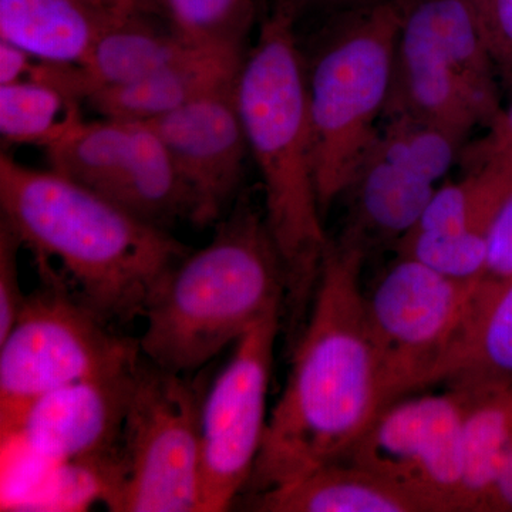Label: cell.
<instances>
[{"label": "cell", "instance_id": "1f68e13d", "mask_svg": "<svg viewBox=\"0 0 512 512\" xmlns=\"http://www.w3.org/2000/svg\"><path fill=\"white\" fill-rule=\"evenodd\" d=\"M289 5L295 9L296 15H301L302 10L306 9H330V10H349L362 8L376 0H288Z\"/></svg>", "mask_w": 512, "mask_h": 512}, {"label": "cell", "instance_id": "2e32d148", "mask_svg": "<svg viewBox=\"0 0 512 512\" xmlns=\"http://www.w3.org/2000/svg\"><path fill=\"white\" fill-rule=\"evenodd\" d=\"M245 56L234 50L190 47L144 79L93 94L86 101L103 117L148 123L237 82Z\"/></svg>", "mask_w": 512, "mask_h": 512}, {"label": "cell", "instance_id": "5bb4252c", "mask_svg": "<svg viewBox=\"0 0 512 512\" xmlns=\"http://www.w3.org/2000/svg\"><path fill=\"white\" fill-rule=\"evenodd\" d=\"M138 362L40 397L26 413L18 436L33 453L57 466L117 450Z\"/></svg>", "mask_w": 512, "mask_h": 512}, {"label": "cell", "instance_id": "e0dca14e", "mask_svg": "<svg viewBox=\"0 0 512 512\" xmlns=\"http://www.w3.org/2000/svg\"><path fill=\"white\" fill-rule=\"evenodd\" d=\"M254 495L252 507L265 512H440L427 498L348 461Z\"/></svg>", "mask_w": 512, "mask_h": 512}, {"label": "cell", "instance_id": "4dcf8cb0", "mask_svg": "<svg viewBox=\"0 0 512 512\" xmlns=\"http://www.w3.org/2000/svg\"><path fill=\"white\" fill-rule=\"evenodd\" d=\"M485 512H512V440L501 458Z\"/></svg>", "mask_w": 512, "mask_h": 512}, {"label": "cell", "instance_id": "9c48e42d", "mask_svg": "<svg viewBox=\"0 0 512 512\" xmlns=\"http://www.w3.org/2000/svg\"><path fill=\"white\" fill-rule=\"evenodd\" d=\"M46 151L52 170L138 220L163 229L191 221L190 192L163 141L144 121L80 119Z\"/></svg>", "mask_w": 512, "mask_h": 512}, {"label": "cell", "instance_id": "5b68a950", "mask_svg": "<svg viewBox=\"0 0 512 512\" xmlns=\"http://www.w3.org/2000/svg\"><path fill=\"white\" fill-rule=\"evenodd\" d=\"M404 0H376L349 16L306 67L320 211L345 195L366 160L392 90Z\"/></svg>", "mask_w": 512, "mask_h": 512}, {"label": "cell", "instance_id": "8fae6325", "mask_svg": "<svg viewBox=\"0 0 512 512\" xmlns=\"http://www.w3.org/2000/svg\"><path fill=\"white\" fill-rule=\"evenodd\" d=\"M464 413L461 390L402 397L384 407L340 461L389 478L440 512L464 511Z\"/></svg>", "mask_w": 512, "mask_h": 512}, {"label": "cell", "instance_id": "52a82bcc", "mask_svg": "<svg viewBox=\"0 0 512 512\" xmlns=\"http://www.w3.org/2000/svg\"><path fill=\"white\" fill-rule=\"evenodd\" d=\"M204 383L141 355L121 434L124 480L114 512H200Z\"/></svg>", "mask_w": 512, "mask_h": 512}, {"label": "cell", "instance_id": "d6a6232c", "mask_svg": "<svg viewBox=\"0 0 512 512\" xmlns=\"http://www.w3.org/2000/svg\"><path fill=\"white\" fill-rule=\"evenodd\" d=\"M97 2L103 3V5L109 6V8L121 13L141 12L137 0H97Z\"/></svg>", "mask_w": 512, "mask_h": 512}, {"label": "cell", "instance_id": "4fadbf2b", "mask_svg": "<svg viewBox=\"0 0 512 512\" xmlns=\"http://www.w3.org/2000/svg\"><path fill=\"white\" fill-rule=\"evenodd\" d=\"M237 82L148 121L163 141L192 200V224L221 217L242 180L249 153Z\"/></svg>", "mask_w": 512, "mask_h": 512}, {"label": "cell", "instance_id": "cb8c5ba5", "mask_svg": "<svg viewBox=\"0 0 512 512\" xmlns=\"http://www.w3.org/2000/svg\"><path fill=\"white\" fill-rule=\"evenodd\" d=\"M463 143L443 128L404 114L384 113L369 154L436 185L458 163Z\"/></svg>", "mask_w": 512, "mask_h": 512}, {"label": "cell", "instance_id": "30bf717a", "mask_svg": "<svg viewBox=\"0 0 512 512\" xmlns=\"http://www.w3.org/2000/svg\"><path fill=\"white\" fill-rule=\"evenodd\" d=\"M281 315L282 308L272 309L238 340L205 394L200 512L228 510L252 476L268 424L266 397Z\"/></svg>", "mask_w": 512, "mask_h": 512}, {"label": "cell", "instance_id": "ac0fdd59", "mask_svg": "<svg viewBox=\"0 0 512 512\" xmlns=\"http://www.w3.org/2000/svg\"><path fill=\"white\" fill-rule=\"evenodd\" d=\"M130 15L97 0H0V39L40 62L79 64L107 29Z\"/></svg>", "mask_w": 512, "mask_h": 512}, {"label": "cell", "instance_id": "44dd1931", "mask_svg": "<svg viewBox=\"0 0 512 512\" xmlns=\"http://www.w3.org/2000/svg\"><path fill=\"white\" fill-rule=\"evenodd\" d=\"M461 392L466 393L464 511L485 512L495 474L512 440V384Z\"/></svg>", "mask_w": 512, "mask_h": 512}, {"label": "cell", "instance_id": "277c9868", "mask_svg": "<svg viewBox=\"0 0 512 512\" xmlns=\"http://www.w3.org/2000/svg\"><path fill=\"white\" fill-rule=\"evenodd\" d=\"M285 293L265 215L241 200L210 244L188 252L161 279L144 311L141 355L168 372H197L282 308Z\"/></svg>", "mask_w": 512, "mask_h": 512}, {"label": "cell", "instance_id": "83f0119b", "mask_svg": "<svg viewBox=\"0 0 512 512\" xmlns=\"http://www.w3.org/2000/svg\"><path fill=\"white\" fill-rule=\"evenodd\" d=\"M487 128L484 137L461 148L458 163L464 171L483 165L512 168V99L508 106L501 107L500 113Z\"/></svg>", "mask_w": 512, "mask_h": 512}, {"label": "cell", "instance_id": "f1b7e54d", "mask_svg": "<svg viewBox=\"0 0 512 512\" xmlns=\"http://www.w3.org/2000/svg\"><path fill=\"white\" fill-rule=\"evenodd\" d=\"M484 36L498 79L512 90V0H493Z\"/></svg>", "mask_w": 512, "mask_h": 512}, {"label": "cell", "instance_id": "7a4b0ae2", "mask_svg": "<svg viewBox=\"0 0 512 512\" xmlns=\"http://www.w3.org/2000/svg\"><path fill=\"white\" fill-rule=\"evenodd\" d=\"M0 208L37 261L55 259L106 322L143 318L161 279L190 249L100 194L52 170L0 156Z\"/></svg>", "mask_w": 512, "mask_h": 512}, {"label": "cell", "instance_id": "6da1fadb", "mask_svg": "<svg viewBox=\"0 0 512 512\" xmlns=\"http://www.w3.org/2000/svg\"><path fill=\"white\" fill-rule=\"evenodd\" d=\"M366 255L329 239L291 372L249 478L252 494L343 460L386 407L360 286Z\"/></svg>", "mask_w": 512, "mask_h": 512}, {"label": "cell", "instance_id": "3957f363", "mask_svg": "<svg viewBox=\"0 0 512 512\" xmlns=\"http://www.w3.org/2000/svg\"><path fill=\"white\" fill-rule=\"evenodd\" d=\"M295 9L278 0L245 56L239 113L265 192V222L284 266L293 328L305 323L329 244L316 191L308 84Z\"/></svg>", "mask_w": 512, "mask_h": 512}, {"label": "cell", "instance_id": "9a60e30c", "mask_svg": "<svg viewBox=\"0 0 512 512\" xmlns=\"http://www.w3.org/2000/svg\"><path fill=\"white\" fill-rule=\"evenodd\" d=\"M140 13L107 29L79 64L42 62L37 76L74 100H87L104 90L136 83L194 47L173 29L161 30L144 22L138 18Z\"/></svg>", "mask_w": 512, "mask_h": 512}, {"label": "cell", "instance_id": "484cf974", "mask_svg": "<svg viewBox=\"0 0 512 512\" xmlns=\"http://www.w3.org/2000/svg\"><path fill=\"white\" fill-rule=\"evenodd\" d=\"M23 247L16 232L0 221V340L6 338L26 302L20 288L18 252Z\"/></svg>", "mask_w": 512, "mask_h": 512}, {"label": "cell", "instance_id": "8992f818", "mask_svg": "<svg viewBox=\"0 0 512 512\" xmlns=\"http://www.w3.org/2000/svg\"><path fill=\"white\" fill-rule=\"evenodd\" d=\"M40 286L0 340V434L18 436L36 400L66 384L136 365L138 339L119 335L60 272L36 262Z\"/></svg>", "mask_w": 512, "mask_h": 512}, {"label": "cell", "instance_id": "f546056e", "mask_svg": "<svg viewBox=\"0 0 512 512\" xmlns=\"http://www.w3.org/2000/svg\"><path fill=\"white\" fill-rule=\"evenodd\" d=\"M32 59L25 50L0 39V86L28 79L36 64Z\"/></svg>", "mask_w": 512, "mask_h": 512}, {"label": "cell", "instance_id": "d6986e66", "mask_svg": "<svg viewBox=\"0 0 512 512\" xmlns=\"http://www.w3.org/2000/svg\"><path fill=\"white\" fill-rule=\"evenodd\" d=\"M477 390L512 384V278L471 299L466 319L429 386Z\"/></svg>", "mask_w": 512, "mask_h": 512}, {"label": "cell", "instance_id": "4316f807", "mask_svg": "<svg viewBox=\"0 0 512 512\" xmlns=\"http://www.w3.org/2000/svg\"><path fill=\"white\" fill-rule=\"evenodd\" d=\"M512 278V194L504 202L488 232V255L483 275L471 299L484 298Z\"/></svg>", "mask_w": 512, "mask_h": 512}, {"label": "cell", "instance_id": "ffe728a7", "mask_svg": "<svg viewBox=\"0 0 512 512\" xmlns=\"http://www.w3.org/2000/svg\"><path fill=\"white\" fill-rule=\"evenodd\" d=\"M437 187L403 168L367 154L346 194H352L343 241L366 252L375 244H396L421 220Z\"/></svg>", "mask_w": 512, "mask_h": 512}, {"label": "cell", "instance_id": "d4e9b609", "mask_svg": "<svg viewBox=\"0 0 512 512\" xmlns=\"http://www.w3.org/2000/svg\"><path fill=\"white\" fill-rule=\"evenodd\" d=\"M394 249L397 255L416 259L448 278L478 282L487 264L488 235L413 228Z\"/></svg>", "mask_w": 512, "mask_h": 512}, {"label": "cell", "instance_id": "836d02e7", "mask_svg": "<svg viewBox=\"0 0 512 512\" xmlns=\"http://www.w3.org/2000/svg\"><path fill=\"white\" fill-rule=\"evenodd\" d=\"M470 3L474 10H476L478 20H480L481 28H483L484 32L485 23H487L491 6H493V0H470Z\"/></svg>", "mask_w": 512, "mask_h": 512}, {"label": "cell", "instance_id": "7c38bea8", "mask_svg": "<svg viewBox=\"0 0 512 512\" xmlns=\"http://www.w3.org/2000/svg\"><path fill=\"white\" fill-rule=\"evenodd\" d=\"M394 67L460 90L485 127L503 107L497 69L470 0H404Z\"/></svg>", "mask_w": 512, "mask_h": 512}, {"label": "cell", "instance_id": "ba28073f", "mask_svg": "<svg viewBox=\"0 0 512 512\" xmlns=\"http://www.w3.org/2000/svg\"><path fill=\"white\" fill-rule=\"evenodd\" d=\"M476 284L397 255L372 291L365 292L386 406L429 386L466 319Z\"/></svg>", "mask_w": 512, "mask_h": 512}, {"label": "cell", "instance_id": "e575fe53", "mask_svg": "<svg viewBox=\"0 0 512 512\" xmlns=\"http://www.w3.org/2000/svg\"><path fill=\"white\" fill-rule=\"evenodd\" d=\"M141 12L143 10H158L160 8V0H137Z\"/></svg>", "mask_w": 512, "mask_h": 512}, {"label": "cell", "instance_id": "603a6c76", "mask_svg": "<svg viewBox=\"0 0 512 512\" xmlns=\"http://www.w3.org/2000/svg\"><path fill=\"white\" fill-rule=\"evenodd\" d=\"M80 101L56 84L29 77L0 86V134L6 144L49 147L83 119Z\"/></svg>", "mask_w": 512, "mask_h": 512}, {"label": "cell", "instance_id": "7402d4cb", "mask_svg": "<svg viewBox=\"0 0 512 512\" xmlns=\"http://www.w3.org/2000/svg\"><path fill=\"white\" fill-rule=\"evenodd\" d=\"M512 194V168L483 165L441 185L414 228L426 231L487 234L498 211Z\"/></svg>", "mask_w": 512, "mask_h": 512}]
</instances>
